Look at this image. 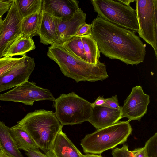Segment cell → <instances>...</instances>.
Returning a JSON list of instances; mask_svg holds the SVG:
<instances>
[{
    "label": "cell",
    "instance_id": "cell-16",
    "mask_svg": "<svg viewBox=\"0 0 157 157\" xmlns=\"http://www.w3.org/2000/svg\"><path fill=\"white\" fill-rule=\"evenodd\" d=\"M61 127L56 136L51 150L55 157H83V155L62 130Z\"/></svg>",
    "mask_w": 157,
    "mask_h": 157
},
{
    "label": "cell",
    "instance_id": "cell-18",
    "mask_svg": "<svg viewBox=\"0 0 157 157\" xmlns=\"http://www.w3.org/2000/svg\"><path fill=\"white\" fill-rule=\"evenodd\" d=\"M10 128L0 121V149L11 157H24L11 137Z\"/></svg>",
    "mask_w": 157,
    "mask_h": 157
},
{
    "label": "cell",
    "instance_id": "cell-31",
    "mask_svg": "<svg viewBox=\"0 0 157 157\" xmlns=\"http://www.w3.org/2000/svg\"><path fill=\"white\" fill-rule=\"evenodd\" d=\"M132 157H148L144 147L130 151Z\"/></svg>",
    "mask_w": 157,
    "mask_h": 157
},
{
    "label": "cell",
    "instance_id": "cell-5",
    "mask_svg": "<svg viewBox=\"0 0 157 157\" xmlns=\"http://www.w3.org/2000/svg\"><path fill=\"white\" fill-rule=\"evenodd\" d=\"M55 113L61 125H73L88 121L91 103L74 92L63 94L54 101Z\"/></svg>",
    "mask_w": 157,
    "mask_h": 157
},
{
    "label": "cell",
    "instance_id": "cell-4",
    "mask_svg": "<svg viewBox=\"0 0 157 157\" xmlns=\"http://www.w3.org/2000/svg\"><path fill=\"white\" fill-rule=\"evenodd\" d=\"M129 122L118 121L111 125L86 135L80 144L84 152L101 154L123 144L126 141L132 131Z\"/></svg>",
    "mask_w": 157,
    "mask_h": 157
},
{
    "label": "cell",
    "instance_id": "cell-15",
    "mask_svg": "<svg viewBox=\"0 0 157 157\" xmlns=\"http://www.w3.org/2000/svg\"><path fill=\"white\" fill-rule=\"evenodd\" d=\"M57 18L42 11L38 35L40 42L44 45L52 46L57 44Z\"/></svg>",
    "mask_w": 157,
    "mask_h": 157
},
{
    "label": "cell",
    "instance_id": "cell-27",
    "mask_svg": "<svg viewBox=\"0 0 157 157\" xmlns=\"http://www.w3.org/2000/svg\"><path fill=\"white\" fill-rule=\"evenodd\" d=\"M26 151L25 154L28 157H55L54 153L51 149L45 154L41 152L39 149H30Z\"/></svg>",
    "mask_w": 157,
    "mask_h": 157
},
{
    "label": "cell",
    "instance_id": "cell-28",
    "mask_svg": "<svg viewBox=\"0 0 157 157\" xmlns=\"http://www.w3.org/2000/svg\"><path fill=\"white\" fill-rule=\"evenodd\" d=\"M92 27V24H88L85 22L80 26L74 36H82L91 35Z\"/></svg>",
    "mask_w": 157,
    "mask_h": 157
},
{
    "label": "cell",
    "instance_id": "cell-12",
    "mask_svg": "<svg viewBox=\"0 0 157 157\" xmlns=\"http://www.w3.org/2000/svg\"><path fill=\"white\" fill-rule=\"evenodd\" d=\"M86 15L80 8L71 18L63 19L57 18L58 41L61 44L74 36L80 26L85 22Z\"/></svg>",
    "mask_w": 157,
    "mask_h": 157
},
{
    "label": "cell",
    "instance_id": "cell-33",
    "mask_svg": "<svg viewBox=\"0 0 157 157\" xmlns=\"http://www.w3.org/2000/svg\"><path fill=\"white\" fill-rule=\"evenodd\" d=\"M121 3L127 6H130L131 3L133 2L134 0H118Z\"/></svg>",
    "mask_w": 157,
    "mask_h": 157
},
{
    "label": "cell",
    "instance_id": "cell-32",
    "mask_svg": "<svg viewBox=\"0 0 157 157\" xmlns=\"http://www.w3.org/2000/svg\"><path fill=\"white\" fill-rule=\"evenodd\" d=\"M105 102V99L103 96H99L94 102L91 103L92 106H101L103 105Z\"/></svg>",
    "mask_w": 157,
    "mask_h": 157
},
{
    "label": "cell",
    "instance_id": "cell-25",
    "mask_svg": "<svg viewBox=\"0 0 157 157\" xmlns=\"http://www.w3.org/2000/svg\"><path fill=\"white\" fill-rule=\"evenodd\" d=\"M148 157H157V133L145 143L144 146Z\"/></svg>",
    "mask_w": 157,
    "mask_h": 157
},
{
    "label": "cell",
    "instance_id": "cell-3",
    "mask_svg": "<svg viewBox=\"0 0 157 157\" xmlns=\"http://www.w3.org/2000/svg\"><path fill=\"white\" fill-rule=\"evenodd\" d=\"M17 123L15 126L25 130L45 153L51 149L56 136L63 127L55 113L44 109L28 113Z\"/></svg>",
    "mask_w": 157,
    "mask_h": 157
},
{
    "label": "cell",
    "instance_id": "cell-21",
    "mask_svg": "<svg viewBox=\"0 0 157 157\" xmlns=\"http://www.w3.org/2000/svg\"><path fill=\"white\" fill-rule=\"evenodd\" d=\"M87 63L96 64L99 61L100 52L91 34L81 36Z\"/></svg>",
    "mask_w": 157,
    "mask_h": 157
},
{
    "label": "cell",
    "instance_id": "cell-30",
    "mask_svg": "<svg viewBox=\"0 0 157 157\" xmlns=\"http://www.w3.org/2000/svg\"><path fill=\"white\" fill-rule=\"evenodd\" d=\"M13 0H0V17L9 10Z\"/></svg>",
    "mask_w": 157,
    "mask_h": 157
},
{
    "label": "cell",
    "instance_id": "cell-8",
    "mask_svg": "<svg viewBox=\"0 0 157 157\" xmlns=\"http://www.w3.org/2000/svg\"><path fill=\"white\" fill-rule=\"evenodd\" d=\"M56 98L47 89L38 86L28 80L9 91L0 94V101L21 102L32 106L35 102L48 100L54 101Z\"/></svg>",
    "mask_w": 157,
    "mask_h": 157
},
{
    "label": "cell",
    "instance_id": "cell-1",
    "mask_svg": "<svg viewBox=\"0 0 157 157\" xmlns=\"http://www.w3.org/2000/svg\"><path fill=\"white\" fill-rule=\"evenodd\" d=\"M91 35L100 51L111 59L127 65H138L145 59L146 45L134 32L107 21L98 16L92 22Z\"/></svg>",
    "mask_w": 157,
    "mask_h": 157
},
{
    "label": "cell",
    "instance_id": "cell-2",
    "mask_svg": "<svg viewBox=\"0 0 157 157\" xmlns=\"http://www.w3.org/2000/svg\"><path fill=\"white\" fill-rule=\"evenodd\" d=\"M47 56L57 63L64 76L76 82L102 81L109 77L104 63L99 61L92 64L84 61L74 56L60 44L49 47Z\"/></svg>",
    "mask_w": 157,
    "mask_h": 157
},
{
    "label": "cell",
    "instance_id": "cell-20",
    "mask_svg": "<svg viewBox=\"0 0 157 157\" xmlns=\"http://www.w3.org/2000/svg\"><path fill=\"white\" fill-rule=\"evenodd\" d=\"M42 11V10L23 18L21 24V31L23 35L32 38L38 35Z\"/></svg>",
    "mask_w": 157,
    "mask_h": 157
},
{
    "label": "cell",
    "instance_id": "cell-36",
    "mask_svg": "<svg viewBox=\"0 0 157 157\" xmlns=\"http://www.w3.org/2000/svg\"><path fill=\"white\" fill-rule=\"evenodd\" d=\"M2 22L0 24V31H1V29H2Z\"/></svg>",
    "mask_w": 157,
    "mask_h": 157
},
{
    "label": "cell",
    "instance_id": "cell-23",
    "mask_svg": "<svg viewBox=\"0 0 157 157\" xmlns=\"http://www.w3.org/2000/svg\"><path fill=\"white\" fill-rule=\"evenodd\" d=\"M16 2L23 18L42 10V0H16Z\"/></svg>",
    "mask_w": 157,
    "mask_h": 157
},
{
    "label": "cell",
    "instance_id": "cell-17",
    "mask_svg": "<svg viewBox=\"0 0 157 157\" xmlns=\"http://www.w3.org/2000/svg\"><path fill=\"white\" fill-rule=\"evenodd\" d=\"M35 48L32 38L23 35L6 49L3 57H12L18 55L23 56L29 52L34 50Z\"/></svg>",
    "mask_w": 157,
    "mask_h": 157
},
{
    "label": "cell",
    "instance_id": "cell-10",
    "mask_svg": "<svg viewBox=\"0 0 157 157\" xmlns=\"http://www.w3.org/2000/svg\"><path fill=\"white\" fill-rule=\"evenodd\" d=\"M35 67L34 59L26 55L15 66L0 77V93L28 80Z\"/></svg>",
    "mask_w": 157,
    "mask_h": 157
},
{
    "label": "cell",
    "instance_id": "cell-7",
    "mask_svg": "<svg viewBox=\"0 0 157 157\" xmlns=\"http://www.w3.org/2000/svg\"><path fill=\"white\" fill-rule=\"evenodd\" d=\"M139 36L153 48L157 58V0H136Z\"/></svg>",
    "mask_w": 157,
    "mask_h": 157
},
{
    "label": "cell",
    "instance_id": "cell-37",
    "mask_svg": "<svg viewBox=\"0 0 157 157\" xmlns=\"http://www.w3.org/2000/svg\"><path fill=\"white\" fill-rule=\"evenodd\" d=\"M2 17H0V24L2 22Z\"/></svg>",
    "mask_w": 157,
    "mask_h": 157
},
{
    "label": "cell",
    "instance_id": "cell-34",
    "mask_svg": "<svg viewBox=\"0 0 157 157\" xmlns=\"http://www.w3.org/2000/svg\"><path fill=\"white\" fill-rule=\"evenodd\" d=\"M83 157H103L101 155L93 154H86L84 155Z\"/></svg>",
    "mask_w": 157,
    "mask_h": 157
},
{
    "label": "cell",
    "instance_id": "cell-6",
    "mask_svg": "<svg viewBox=\"0 0 157 157\" xmlns=\"http://www.w3.org/2000/svg\"><path fill=\"white\" fill-rule=\"evenodd\" d=\"M98 16L118 26L135 32L139 28L136 10L118 0L91 1Z\"/></svg>",
    "mask_w": 157,
    "mask_h": 157
},
{
    "label": "cell",
    "instance_id": "cell-38",
    "mask_svg": "<svg viewBox=\"0 0 157 157\" xmlns=\"http://www.w3.org/2000/svg\"></svg>",
    "mask_w": 157,
    "mask_h": 157
},
{
    "label": "cell",
    "instance_id": "cell-14",
    "mask_svg": "<svg viewBox=\"0 0 157 157\" xmlns=\"http://www.w3.org/2000/svg\"><path fill=\"white\" fill-rule=\"evenodd\" d=\"M121 109L104 106H92L88 121L97 130L107 127L122 118Z\"/></svg>",
    "mask_w": 157,
    "mask_h": 157
},
{
    "label": "cell",
    "instance_id": "cell-26",
    "mask_svg": "<svg viewBox=\"0 0 157 157\" xmlns=\"http://www.w3.org/2000/svg\"><path fill=\"white\" fill-rule=\"evenodd\" d=\"M113 157H132L128 146L124 144L121 148H116L112 152Z\"/></svg>",
    "mask_w": 157,
    "mask_h": 157
},
{
    "label": "cell",
    "instance_id": "cell-35",
    "mask_svg": "<svg viewBox=\"0 0 157 157\" xmlns=\"http://www.w3.org/2000/svg\"><path fill=\"white\" fill-rule=\"evenodd\" d=\"M0 157H11L7 155L4 151L0 150Z\"/></svg>",
    "mask_w": 157,
    "mask_h": 157
},
{
    "label": "cell",
    "instance_id": "cell-22",
    "mask_svg": "<svg viewBox=\"0 0 157 157\" xmlns=\"http://www.w3.org/2000/svg\"><path fill=\"white\" fill-rule=\"evenodd\" d=\"M59 44L62 45L74 56L87 62L81 36H73L63 43Z\"/></svg>",
    "mask_w": 157,
    "mask_h": 157
},
{
    "label": "cell",
    "instance_id": "cell-11",
    "mask_svg": "<svg viewBox=\"0 0 157 157\" xmlns=\"http://www.w3.org/2000/svg\"><path fill=\"white\" fill-rule=\"evenodd\" d=\"M150 96L145 94L140 86L132 88V91L121 107L122 118L126 117L130 121H140L146 113L150 103Z\"/></svg>",
    "mask_w": 157,
    "mask_h": 157
},
{
    "label": "cell",
    "instance_id": "cell-29",
    "mask_svg": "<svg viewBox=\"0 0 157 157\" xmlns=\"http://www.w3.org/2000/svg\"><path fill=\"white\" fill-rule=\"evenodd\" d=\"M117 97V95L110 98L105 99V103L101 106H106L109 108L121 109V107L119 106Z\"/></svg>",
    "mask_w": 157,
    "mask_h": 157
},
{
    "label": "cell",
    "instance_id": "cell-9",
    "mask_svg": "<svg viewBox=\"0 0 157 157\" xmlns=\"http://www.w3.org/2000/svg\"><path fill=\"white\" fill-rule=\"evenodd\" d=\"M23 18L18 9L16 0H13L5 18L2 20L0 32V58L6 49L23 34L21 24Z\"/></svg>",
    "mask_w": 157,
    "mask_h": 157
},
{
    "label": "cell",
    "instance_id": "cell-13",
    "mask_svg": "<svg viewBox=\"0 0 157 157\" xmlns=\"http://www.w3.org/2000/svg\"><path fill=\"white\" fill-rule=\"evenodd\" d=\"M79 3L76 0H43L42 11L57 18L68 19L79 9Z\"/></svg>",
    "mask_w": 157,
    "mask_h": 157
},
{
    "label": "cell",
    "instance_id": "cell-19",
    "mask_svg": "<svg viewBox=\"0 0 157 157\" xmlns=\"http://www.w3.org/2000/svg\"><path fill=\"white\" fill-rule=\"evenodd\" d=\"M10 133L17 148L25 151L39 147L29 133L25 130L14 126L9 129Z\"/></svg>",
    "mask_w": 157,
    "mask_h": 157
},
{
    "label": "cell",
    "instance_id": "cell-24",
    "mask_svg": "<svg viewBox=\"0 0 157 157\" xmlns=\"http://www.w3.org/2000/svg\"><path fill=\"white\" fill-rule=\"evenodd\" d=\"M20 58L3 57L0 58V77L13 68L22 59Z\"/></svg>",
    "mask_w": 157,
    "mask_h": 157
}]
</instances>
